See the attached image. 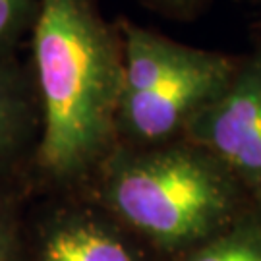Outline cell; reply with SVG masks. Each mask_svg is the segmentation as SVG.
<instances>
[{"label": "cell", "instance_id": "8992f818", "mask_svg": "<svg viewBox=\"0 0 261 261\" xmlns=\"http://www.w3.org/2000/svg\"><path fill=\"white\" fill-rule=\"evenodd\" d=\"M41 261H136L130 248L105 224L72 217L50 228Z\"/></svg>", "mask_w": 261, "mask_h": 261}, {"label": "cell", "instance_id": "ba28073f", "mask_svg": "<svg viewBox=\"0 0 261 261\" xmlns=\"http://www.w3.org/2000/svg\"><path fill=\"white\" fill-rule=\"evenodd\" d=\"M39 0H0V53L16 50L31 33Z\"/></svg>", "mask_w": 261, "mask_h": 261}, {"label": "cell", "instance_id": "9c48e42d", "mask_svg": "<svg viewBox=\"0 0 261 261\" xmlns=\"http://www.w3.org/2000/svg\"><path fill=\"white\" fill-rule=\"evenodd\" d=\"M10 253H12V234L6 219L0 213V261H10Z\"/></svg>", "mask_w": 261, "mask_h": 261}, {"label": "cell", "instance_id": "7a4b0ae2", "mask_svg": "<svg viewBox=\"0 0 261 261\" xmlns=\"http://www.w3.org/2000/svg\"><path fill=\"white\" fill-rule=\"evenodd\" d=\"M114 213L165 248L221 232L236 205L232 174L194 143L147 145L114 159L105 180Z\"/></svg>", "mask_w": 261, "mask_h": 261}, {"label": "cell", "instance_id": "6da1fadb", "mask_svg": "<svg viewBox=\"0 0 261 261\" xmlns=\"http://www.w3.org/2000/svg\"><path fill=\"white\" fill-rule=\"evenodd\" d=\"M29 41L39 103L37 161L53 176H74L118 130L120 39L91 0H39Z\"/></svg>", "mask_w": 261, "mask_h": 261}, {"label": "cell", "instance_id": "3957f363", "mask_svg": "<svg viewBox=\"0 0 261 261\" xmlns=\"http://www.w3.org/2000/svg\"><path fill=\"white\" fill-rule=\"evenodd\" d=\"M182 134L230 174L261 186V55L240 62L232 80L188 120Z\"/></svg>", "mask_w": 261, "mask_h": 261}, {"label": "cell", "instance_id": "277c9868", "mask_svg": "<svg viewBox=\"0 0 261 261\" xmlns=\"http://www.w3.org/2000/svg\"><path fill=\"white\" fill-rule=\"evenodd\" d=\"M230 56L203 50L196 62L163 77L147 91L120 101L118 130L140 145H159L184 130L188 120L224 89L238 68Z\"/></svg>", "mask_w": 261, "mask_h": 261}, {"label": "cell", "instance_id": "52a82bcc", "mask_svg": "<svg viewBox=\"0 0 261 261\" xmlns=\"http://www.w3.org/2000/svg\"><path fill=\"white\" fill-rule=\"evenodd\" d=\"M186 261H261V224L246 221L223 228Z\"/></svg>", "mask_w": 261, "mask_h": 261}, {"label": "cell", "instance_id": "5b68a950", "mask_svg": "<svg viewBox=\"0 0 261 261\" xmlns=\"http://www.w3.org/2000/svg\"><path fill=\"white\" fill-rule=\"evenodd\" d=\"M37 134L39 103L31 64L21 62L16 50L0 53V161Z\"/></svg>", "mask_w": 261, "mask_h": 261}, {"label": "cell", "instance_id": "30bf717a", "mask_svg": "<svg viewBox=\"0 0 261 261\" xmlns=\"http://www.w3.org/2000/svg\"><path fill=\"white\" fill-rule=\"evenodd\" d=\"M161 2H165L167 6H170V8H186L188 4L192 2V0H161Z\"/></svg>", "mask_w": 261, "mask_h": 261}]
</instances>
